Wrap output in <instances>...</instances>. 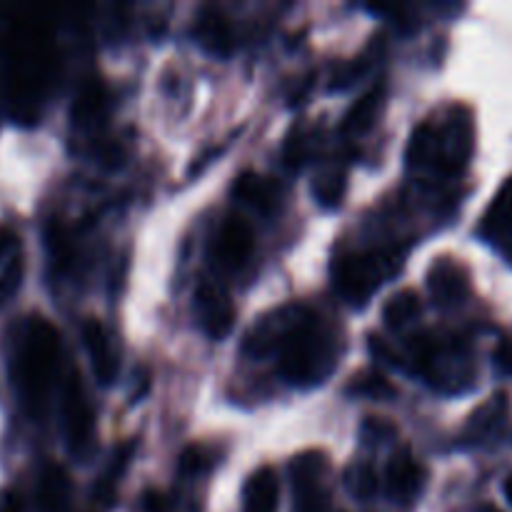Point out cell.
I'll use <instances>...</instances> for the list:
<instances>
[{
	"label": "cell",
	"mask_w": 512,
	"mask_h": 512,
	"mask_svg": "<svg viewBox=\"0 0 512 512\" xmlns=\"http://www.w3.org/2000/svg\"><path fill=\"white\" fill-rule=\"evenodd\" d=\"M385 485H388L390 498L398 500V503L408 505L420 495L425 485V470L408 448H400L388 463Z\"/></svg>",
	"instance_id": "11"
},
{
	"label": "cell",
	"mask_w": 512,
	"mask_h": 512,
	"mask_svg": "<svg viewBox=\"0 0 512 512\" xmlns=\"http://www.w3.org/2000/svg\"><path fill=\"white\" fill-rule=\"evenodd\" d=\"M45 243H48L50 260H53V268L58 273H65L73 263V243H70V235L65 233V228L60 223H50L48 235H45Z\"/></svg>",
	"instance_id": "23"
},
{
	"label": "cell",
	"mask_w": 512,
	"mask_h": 512,
	"mask_svg": "<svg viewBox=\"0 0 512 512\" xmlns=\"http://www.w3.org/2000/svg\"><path fill=\"white\" fill-rule=\"evenodd\" d=\"M345 485H348L350 495H355L360 500H368L378 490V473H375V468L370 463H355L345 473Z\"/></svg>",
	"instance_id": "24"
},
{
	"label": "cell",
	"mask_w": 512,
	"mask_h": 512,
	"mask_svg": "<svg viewBox=\"0 0 512 512\" xmlns=\"http://www.w3.org/2000/svg\"><path fill=\"white\" fill-rule=\"evenodd\" d=\"M235 198L253 205L260 213H273L280 203V185L258 173H243L235 180Z\"/></svg>",
	"instance_id": "16"
},
{
	"label": "cell",
	"mask_w": 512,
	"mask_h": 512,
	"mask_svg": "<svg viewBox=\"0 0 512 512\" xmlns=\"http://www.w3.org/2000/svg\"><path fill=\"white\" fill-rule=\"evenodd\" d=\"M483 233L488 235L490 243L503 248V253H508L512 260V178L500 188L493 205L485 213Z\"/></svg>",
	"instance_id": "14"
},
{
	"label": "cell",
	"mask_w": 512,
	"mask_h": 512,
	"mask_svg": "<svg viewBox=\"0 0 512 512\" xmlns=\"http://www.w3.org/2000/svg\"><path fill=\"white\" fill-rule=\"evenodd\" d=\"M380 103H383V85L368 90L360 100H355L353 108L348 110L343 120L345 133H365L370 125L375 123V115H378Z\"/></svg>",
	"instance_id": "20"
},
{
	"label": "cell",
	"mask_w": 512,
	"mask_h": 512,
	"mask_svg": "<svg viewBox=\"0 0 512 512\" xmlns=\"http://www.w3.org/2000/svg\"><path fill=\"white\" fill-rule=\"evenodd\" d=\"M63 428L65 438H68L70 450L78 458L93 450V435H95V413L90 408V400L85 395L83 380H80L78 370H68L63 383Z\"/></svg>",
	"instance_id": "5"
},
{
	"label": "cell",
	"mask_w": 512,
	"mask_h": 512,
	"mask_svg": "<svg viewBox=\"0 0 512 512\" xmlns=\"http://www.w3.org/2000/svg\"><path fill=\"white\" fill-rule=\"evenodd\" d=\"M305 313V305H285V308L275 310L268 318L260 320L253 330L245 338V353L255 355V358H263V355L278 353L280 343L285 340V335L295 328L300 318Z\"/></svg>",
	"instance_id": "8"
},
{
	"label": "cell",
	"mask_w": 512,
	"mask_h": 512,
	"mask_svg": "<svg viewBox=\"0 0 512 512\" xmlns=\"http://www.w3.org/2000/svg\"><path fill=\"white\" fill-rule=\"evenodd\" d=\"M255 248V233L250 223L240 215L223 220L213 240V263L220 270H238L248 263Z\"/></svg>",
	"instance_id": "7"
},
{
	"label": "cell",
	"mask_w": 512,
	"mask_h": 512,
	"mask_svg": "<svg viewBox=\"0 0 512 512\" xmlns=\"http://www.w3.org/2000/svg\"><path fill=\"white\" fill-rule=\"evenodd\" d=\"M313 193L315 198H318V203L325 205V208H335V205H340V200H343L345 195V173H340V170L338 173L330 170V173L320 175L313 185Z\"/></svg>",
	"instance_id": "25"
},
{
	"label": "cell",
	"mask_w": 512,
	"mask_h": 512,
	"mask_svg": "<svg viewBox=\"0 0 512 512\" xmlns=\"http://www.w3.org/2000/svg\"><path fill=\"white\" fill-rule=\"evenodd\" d=\"M473 153V123L468 113L453 110L443 123H423L413 133L408 163L413 168H433L445 175H458Z\"/></svg>",
	"instance_id": "3"
},
{
	"label": "cell",
	"mask_w": 512,
	"mask_h": 512,
	"mask_svg": "<svg viewBox=\"0 0 512 512\" xmlns=\"http://www.w3.org/2000/svg\"><path fill=\"white\" fill-rule=\"evenodd\" d=\"M195 35H198V43L203 45L210 55L225 58V55L233 53L235 48L233 28H230L228 18L215 8L200 10L198 20H195Z\"/></svg>",
	"instance_id": "13"
},
{
	"label": "cell",
	"mask_w": 512,
	"mask_h": 512,
	"mask_svg": "<svg viewBox=\"0 0 512 512\" xmlns=\"http://www.w3.org/2000/svg\"><path fill=\"white\" fill-rule=\"evenodd\" d=\"M70 500V475L60 465H48L40 473L38 490H35V503L40 512H63Z\"/></svg>",
	"instance_id": "17"
},
{
	"label": "cell",
	"mask_w": 512,
	"mask_h": 512,
	"mask_svg": "<svg viewBox=\"0 0 512 512\" xmlns=\"http://www.w3.org/2000/svg\"><path fill=\"white\" fill-rule=\"evenodd\" d=\"M83 343L90 355V363H93L95 380H98L100 385L115 383L120 370V360H118V353H115V345H113V338H110L108 328H105L100 320L88 318L83 323Z\"/></svg>",
	"instance_id": "10"
},
{
	"label": "cell",
	"mask_w": 512,
	"mask_h": 512,
	"mask_svg": "<svg viewBox=\"0 0 512 512\" xmlns=\"http://www.w3.org/2000/svg\"><path fill=\"white\" fill-rule=\"evenodd\" d=\"M20 283L18 240L10 233H0V300L8 298Z\"/></svg>",
	"instance_id": "21"
},
{
	"label": "cell",
	"mask_w": 512,
	"mask_h": 512,
	"mask_svg": "<svg viewBox=\"0 0 512 512\" xmlns=\"http://www.w3.org/2000/svg\"><path fill=\"white\" fill-rule=\"evenodd\" d=\"M290 475H293V512H328L330 493L323 485V455H298L290 465Z\"/></svg>",
	"instance_id": "6"
},
{
	"label": "cell",
	"mask_w": 512,
	"mask_h": 512,
	"mask_svg": "<svg viewBox=\"0 0 512 512\" xmlns=\"http://www.w3.org/2000/svg\"><path fill=\"white\" fill-rule=\"evenodd\" d=\"M420 310H423V303H420L418 293H413V290H400V293H395L393 298L385 303V325H388L390 330L405 328V325L413 323V320L418 318Z\"/></svg>",
	"instance_id": "22"
},
{
	"label": "cell",
	"mask_w": 512,
	"mask_h": 512,
	"mask_svg": "<svg viewBox=\"0 0 512 512\" xmlns=\"http://www.w3.org/2000/svg\"><path fill=\"white\" fill-rule=\"evenodd\" d=\"M305 140L303 135H300V130H293L288 138V143H285V165H288L290 170H298L300 165H303V158H305Z\"/></svg>",
	"instance_id": "29"
},
{
	"label": "cell",
	"mask_w": 512,
	"mask_h": 512,
	"mask_svg": "<svg viewBox=\"0 0 512 512\" xmlns=\"http://www.w3.org/2000/svg\"><path fill=\"white\" fill-rule=\"evenodd\" d=\"M398 270L393 255L385 253H350L335 263L333 283L335 290L343 295L348 303L365 305L370 295L385 283L388 275Z\"/></svg>",
	"instance_id": "4"
},
{
	"label": "cell",
	"mask_w": 512,
	"mask_h": 512,
	"mask_svg": "<svg viewBox=\"0 0 512 512\" xmlns=\"http://www.w3.org/2000/svg\"><path fill=\"white\" fill-rule=\"evenodd\" d=\"M428 288L440 308H453V305L463 303L465 295H468V273H465L463 265L455 263V260L440 258L435 260V265L430 268Z\"/></svg>",
	"instance_id": "12"
},
{
	"label": "cell",
	"mask_w": 512,
	"mask_h": 512,
	"mask_svg": "<svg viewBox=\"0 0 512 512\" xmlns=\"http://www.w3.org/2000/svg\"><path fill=\"white\" fill-rule=\"evenodd\" d=\"M493 360H495V368H498L500 373L512 375V335L500 340L498 348H495L493 353Z\"/></svg>",
	"instance_id": "30"
},
{
	"label": "cell",
	"mask_w": 512,
	"mask_h": 512,
	"mask_svg": "<svg viewBox=\"0 0 512 512\" xmlns=\"http://www.w3.org/2000/svg\"><path fill=\"white\" fill-rule=\"evenodd\" d=\"M145 505H148L150 512H163V495L160 493H148L145 495Z\"/></svg>",
	"instance_id": "31"
},
{
	"label": "cell",
	"mask_w": 512,
	"mask_h": 512,
	"mask_svg": "<svg viewBox=\"0 0 512 512\" xmlns=\"http://www.w3.org/2000/svg\"><path fill=\"white\" fill-rule=\"evenodd\" d=\"M195 313H198L200 328L213 340L228 338L235 325L233 300L218 285L200 283L198 293H195Z\"/></svg>",
	"instance_id": "9"
},
{
	"label": "cell",
	"mask_w": 512,
	"mask_h": 512,
	"mask_svg": "<svg viewBox=\"0 0 512 512\" xmlns=\"http://www.w3.org/2000/svg\"><path fill=\"white\" fill-rule=\"evenodd\" d=\"M105 108V88L98 78L85 80L83 88L78 90L73 103V123H78L80 128L95 123V118H100Z\"/></svg>",
	"instance_id": "19"
},
{
	"label": "cell",
	"mask_w": 512,
	"mask_h": 512,
	"mask_svg": "<svg viewBox=\"0 0 512 512\" xmlns=\"http://www.w3.org/2000/svg\"><path fill=\"white\" fill-rule=\"evenodd\" d=\"M505 415H508V398L500 393L495 395V398H490V403H485L483 408L470 418L465 438H468L470 443H483L490 435L498 433L500 425L505 423Z\"/></svg>",
	"instance_id": "18"
},
{
	"label": "cell",
	"mask_w": 512,
	"mask_h": 512,
	"mask_svg": "<svg viewBox=\"0 0 512 512\" xmlns=\"http://www.w3.org/2000/svg\"><path fill=\"white\" fill-rule=\"evenodd\" d=\"M213 468V450L205 445H190L180 453L178 470L180 475H200Z\"/></svg>",
	"instance_id": "27"
},
{
	"label": "cell",
	"mask_w": 512,
	"mask_h": 512,
	"mask_svg": "<svg viewBox=\"0 0 512 512\" xmlns=\"http://www.w3.org/2000/svg\"><path fill=\"white\" fill-rule=\"evenodd\" d=\"M478 512H503V510H498L495 505H485V508H480Z\"/></svg>",
	"instance_id": "33"
},
{
	"label": "cell",
	"mask_w": 512,
	"mask_h": 512,
	"mask_svg": "<svg viewBox=\"0 0 512 512\" xmlns=\"http://www.w3.org/2000/svg\"><path fill=\"white\" fill-rule=\"evenodd\" d=\"M395 435V425H390L388 420L380 418H368V423L363 425V438L368 443H385L388 438Z\"/></svg>",
	"instance_id": "28"
},
{
	"label": "cell",
	"mask_w": 512,
	"mask_h": 512,
	"mask_svg": "<svg viewBox=\"0 0 512 512\" xmlns=\"http://www.w3.org/2000/svg\"><path fill=\"white\" fill-rule=\"evenodd\" d=\"M348 393L368 395V398L383 400V398H390V395H395V388H393V383L385 378V375L363 373V375H358V378H353V385H350Z\"/></svg>",
	"instance_id": "26"
},
{
	"label": "cell",
	"mask_w": 512,
	"mask_h": 512,
	"mask_svg": "<svg viewBox=\"0 0 512 512\" xmlns=\"http://www.w3.org/2000/svg\"><path fill=\"white\" fill-rule=\"evenodd\" d=\"M280 483L273 468L255 470L243 490V512H278Z\"/></svg>",
	"instance_id": "15"
},
{
	"label": "cell",
	"mask_w": 512,
	"mask_h": 512,
	"mask_svg": "<svg viewBox=\"0 0 512 512\" xmlns=\"http://www.w3.org/2000/svg\"><path fill=\"white\" fill-rule=\"evenodd\" d=\"M335 368V340L320 325L318 315L305 308L303 318L278 348V370L290 385H320Z\"/></svg>",
	"instance_id": "2"
},
{
	"label": "cell",
	"mask_w": 512,
	"mask_h": 512,
	"mask_svg": "<svg viewBox=\"0 0 512 512\" xmlns=\"http://www.w3.org/2000/svg\"><path fill=\"white\" fill-rule=\"evenodd\" d=\"M505 498H508L510 505H512V475L508 480H505Z\"/></svg>",
	"instance_id": "32"
},
{
	"label": "cell",
	"mask_w": 512,
	"mask_h": 512,
	"mask_svg": "<svg viewBox=\"0 0 512 512\" xmlns=\"http://www.w3.org/2000/svg\"><path fill=\"white\" fill-rule=\"evenodd\" d=\"M60 368L58 330L45 318H30L15 348L13 378L30 415H43Z\"/></svg>",
	"instance_id": "1"
}]
</instances>
